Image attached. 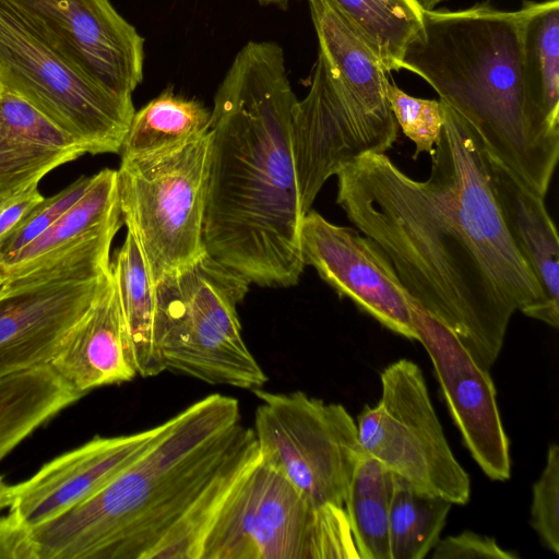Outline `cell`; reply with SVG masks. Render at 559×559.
I'll return each instance as SVG.
<instances>
[{
	"label": "cell",
	"mask_w": 559,
	"mask_h": 559,
	"mask_svg": "<svg viewBox=\"0 0 559 559\" xmlns=\"http://www.w3.org/2000/svg\"><path fill=\"white\" fill-rule=\"evenodd\" d=\"M522 64L536 112L559 128V0L523 1Z\"/></svg>",
	"instance_id": "23"
},
{
	"label": "cell",
	"mask_w": 559,
	"mask_h": 559,
	"mask_svg": "<svg viewBox=\"0 0 559 559\" xmlns=\"http://www.w3.org/2000/svg\"><path fill=\"white\" fill-rule=\"evenodd\" d=\"M82 396L49 365L0 379V461Z\"/></svg>",
	"instance_id": "21"
},
{
	"label": "cell",
	"mask_w": 559,
	"mask_h": 559,
	"mask_svg": "<svg viewBox=\"0 0 559 559\" xmlns=\"http://www.w3.org/2000/svg\"><path fill=\"white\" fill-rule=\"evenodd\" d=\"M386 99L396 123L415 144L413 158L433 153L444 124L442 102L412 96L394 82L386 85Z\"/></svg>",
	"instance_id": "29"
},
{
	"label": "cell",
	"mask_w": 559,
	"mask_h": 559,
	"mask_svg": "<svg viewBox=\"0 0 559 559\" xmlns=\"http://www.w3.org/2000/svg\"><path fill=\"white\" fill-rule=\"evenodd\" d=\"M117 170L105 168L95 174L90 189L46 231L0 265L4 277L32 267L103 228L119 215Z\"/></svg>",
	"instance_id": "22"
},
{
	"label": "cell",
	"mask_w": 559,
	"mask_h": 559,
	"mask_svg": "<svg viewBox=\"0 0 559 559\" xmlns=\"http://www.w3.org/2000/svg\"><path fill=\"white\" fill-rule=\"evenodd\" d=\"M393 474L364 453L346 496L345 511L359 559H390L389 516Z\"/></svg>",
	"instance_id": "27"
},
{
	"label": "cell",
	"mask_w": 559,
	"mask_h": 559,
	"mask_svg": "<svg viewBox=\"0 0 559 559\" xmlns=\"http://www.w3.org/2000/svg\"><path fill=\"white\" fill-rule=\"evenodd\" d=\"M423 10H433L442 0H417Z\"/></svg>",
	"instance_id": "36"
},
{
	"label": "cell",
	"mask_w": 559,
	"mask_h": 559,
	"mask_svg": "<svg viewBox=\"0 0 559 559\" xmlns=\"http://www.w3.org/2000/svg\"><path fill=\"white\" fill-rule=\"evenodd\" d=\"M201 559H359L344 508L318 506L259 460L223 502Z\"/></svg>",
	"instance_id": "6"
},
{
	"label": "cell",
	"mask_w": 559,
	"mask_h": 559,
	"mask_svg": "<svg viewBox=\"0 0 559 559\" xmlns=\"http://www.w3.org/2000/svg\"><path fill=\"white\" fill-rule=\"evenodd\" d=\"M249 285L207 252L155 284L153 341L164 371L212 385L263 388L267 377L237 314Z\"/></svg>",
	"instance_id": "5"
},
{
	"label": "cell",
	"mask_w": 559,
	"mask_h": 559,
	"mask_svg": "<svg viewBox=\"0 0 559 559\" xmlns=\"http://www.w3.org/2000/svg\"><path fill=\"white\" fill-rule=\"evenodd\" d=\"M380 380L379 402L358 416L364 452L417 489L465 504L471 479L448 443L419 366L399 359Z\"/></svg>",
	"instance_id": "11"
},
{
	"label": "cell",
	"mask_w": 559,
	"mask_h": 559,
	"mask_svg": "<svg viewBox=\"0 0 559 559\" xmlns=\"http://www.w3.org/2000/svg\"><path fill=\"white\" fill-rule=\"evenodd\" d=\"M93 176H82L60 192L43 198L0 239V265L46 231L90 189Z\"/></svg>",
	"instance_id": "30"
},
{
	"label": "cell",
	"mask_w": 559,
	"mask_h": 559,
	"mask_svg": "<svg viewBox=\"0 0 559 559\" xmlns=\"http://www.w3.org/2000/svg\"><path fill=\"white\" fill-rule=\"evenodd\" d=\"M404 69L479 134L489 157L519 185L545 198L559 157V128L532 106L523 75L522 15L490 2L423 11Z\"/></svg>",
	"instance_id": "4"
},
{
	"label": "cell",
	"mask_w": 559,
	"mask_h": 559,
	"mask_svg": "<svg viewBox=\"0 0 559 559\" xmlns=\"http://www.w3.org/2000/svg\"><path fill=\"white\" fill-rule=\"evenodd\" d=\"M299 251L304 264L312 266L341 298H348L391 332L418 341L408 294L369 237L310 209L300 222Z\"/></svg>",
	"instance_id": "14"
},
{
	"label": "cell",
	"mask_w": 559,
	"mask_h": 559,
	"mask_svg": "<svg viewBox=\"0 0 559 559\" xmlns=\"http://www.w3.org/2000/svg\"><path fill=\"white\" fill-rule=\"evenodd\" d=\"M433 559H518L503 549L495 538L472 531L440 538L433 547Z\"/></svg>",
	"instance_id": "32"
},
{
	"label": "cell",
	"mask_w": 559,
	"mask_h": 559,
	"mask_svg": "<svg viewBox=\"0 0 559 559\" xmlns=\"http://www.w3.org/2000/svg\"><path fill=\"white\" fill-rule=\"evenodd\" d=\"M418 342L428 353L450 415L465 447L491 480L511 476L510 441L493 381L486 368L449 328L408 295Z\"/></svg>",
	"instance_id": "15"
},
{
	"label": "cell",
	"mask_w": 559,
	"mask_h": 559,
	"mask_svg": "<svg viewBox=\"0 0 559 559\" xmlns=\"http://www.w3.org/2000/svg\"><path fill=\"white\" fill-rule=\"evenodd\" d=\"M321 50L349 94L374 118L397 128L386 99L389 79L365 39L328 0H307Z\"/></svg>",
	"instance_id": "19"
},
{
	"label": "cell",
	"mask_w": 559,
	"mask_h": 559,
	"mask_svg": "<svg viewBox=\"0 0 559 559\" xmlns=\"http://www.w3.org/2000/svg\"><path fill=\"white\" fill-rule=\"evenodd\" d=\"M0 559H36L31 530L12 511L0 516Z\"/></svg>",
	"instance_id": "33"
},
{
	"label": "cell",
	"mask_w": 559,
	"mask_h": 559,
	"mask_svg": "<svg viewBox=\"0 0 559 559\" xmlns=\"http://www.w3.org/2000/svg\"><path fill=\"white\" fill-rule=\"evenodd\" d=\"M0 86L15 94L87 154L119 153L135 111L46 46L0 0Z\"/></svg>",
	"instance_id": "9"
},
{
	"label": "cell",
	"mask_w": 559,
	"mask_h": 559,
	"mask_svg": "<svg viewBox=\"0 0 559 559\" xmlns=\"http://www.w3.org/2000/svg\"><path fill=\"white\" fill-rule=\"evenodd\" d=\"M72 68L121 97L143 80L144 38L109 0H4Z\"/></svg>",
	"instance_id": "13"
},
{
	"label": "cell",
	"mask_w": 559,
	"mask_h": 559,
	"mask_svg": "<svg viewBox=\"0 0 559 559\" xmlns=\"http://www.w3.org/2000/svg\"><path fill=\"white\" fill-rule=\"evenodd\" d=\"M110 272L133 347L138 376L155 377L164 369L153 341L154 284L140 246L130 231L110 261Z\"/></svg>",
	"instance_id": "24"
},
{
	"label": "cell",
	"mask_w": 559,
	"mask_h": 559,
	"mask_svg": "<svg viewBox=\"0 0 559 559\" xmlns=\"http://www.w3.org/2000/svg\"><path fill=\"white\" fill-rule=\"evenodd\" d=\"M117 215L79 243L4 276L0 288V379L49 365L110 275Z\"/></svg>",
	"instance_id": "7"
},
{
	"label": "cell",
	"mask_w": 559,
	"mask_h": 559,
	"mask_svg": "<svg viewBox=\"0 0 559 559\" xmlns=\"http://www.w3.org/2000/svg\"><path fill=\"white\" fill-rule=\"evenodd\" d=\"M49 366L81 395L138 376L111 272L92 306L62 340Z\"/></svg>",
	"instance_id": "17"
},
{
	"label": "cell",
	"mask_w": 559,
	"mask_h": 559,
	"mask_svg": "<svg viewBox=\"0 0 559 559\" xmlns=\"http://www.w3.org/2000/svg\"><path fill=\"white\" fill-rule=\"evenodd\" d=\"M38 185L0 199V239L7 235L40 200Z\"/></svg>",
	"instance_id": "34"
},
{
	"label": "cell",
	"mask_w": 559,
	"mask_h": 559,
	"mask_svg": "<svg viewBox=\"0 0 559 559\" xmlns=\"http://www.w3.org/2000/svg\"><path fill=\"white\" fill-rule=\"evenodd\" d=\"M296 102L283 48L249 41L211 111L204 248L259 286L296 285L305 267L292 139Z\"/></svg>",
	"instance_id": "3"
},
{
	"label": "cell",
	"mask_w": 559,
	"mask_h": 559,
	"mask_svg": "<svg viewBox=\"0 0 559 559\" xmlns=\"http://www.w3.org/2000/svg\"><path fill=\"white\" fill-rule=\"evenodd\" d=\"M210 130L185 143L130 157L117 169L121 218L136 239L152 282L204 252Z\"/></svg>",
	"instance_id": "8"
},
{
	"label": "cell",
	"mask_w": 559,
	"mask_h": 559,
	"mask_svg": "<svg viewBox=\"0 0 559 559\" xmlns=\"http://www.w3.org/2000/svg\"><path fill=\"white\" fill-rule=\"evenodd\" d=\"M390 559H423L440 539L452 503L393 475Z\"/></svg>",
	"instance_id": "28"
},
{
	"label": "cell",
	"mask_w": 559,
	"mask_h": 559,
	"mask_svg": "<svg viewBox=\"0 0 559 559\" xmlns=\"http://www.w3.org/2000/svg\"><path fill=\"white\" fill-rule=\"evenodd\" d=\"M531 525L542 544L559 555V447H548L545 466L533 485Z\"/></svg>",
	"instance_id": "31"
},
{
	"label": "cell",
	"mask_w": 559,
	"mask_h": 559,
	"mask_svg": "<svg viewBox=\"0 0 559 559\" xmlns=\"http://www.w3.org/2000/svg\"><path fill=\"white\" fill-rule=\"evenodd\" d=\"M162 423L115 437L95 436L45 463L29 478L13 485L10 511L29 530L91 498L136 461L160 436Z\"/></svg>",
	"instance_id": "16"
},
{
	"label": "cell",
	"mask_w": 559,
	"mask_h": 559,
	"mask_svg": "<svg viewBox=\"0 0 559 559\" xmlns=\"http://www.w3.org/2000/svg\"><path fill=\"white\" fill-rule=\"evenodd\" d=\"M442 104L426 180L385 153L365 154L335 175L336 203L388 257L409 297L489 369L516 311L554 329L559 313L506 226L481 138Z\"/></svg>",
	"instance_id": "1"
},
{
	"label": "cell",
	"mask_w": 559,
	"mask_h": 559,
	"mask_svg": "<svg viewBox=\"0 0 559 559\" xmlns=\"http://www.w3.org/2000/svg\"><path fill=\"white\" fill-rule=\"evenodd\" d=\"M84 154L72 136L0 86V199L37 186L48 173Z\"/></svg>",
	"instance_id": "18"
},
{
	"label": "cell",
	"mask_w": 559,
	"mask_h": 559,
	"mask_svg": "<svg viewBox=\"0 0 559 559\" xmlns=\"http://www.w3.org/2000/svg\"><path fill=\"white\" fill-rule=\"evenodd\" d=\"M3 283H4V277L0 274V288L3 285Z\"/></svg>",
	"instance_id": "38"
},
{
	"label": "cell",
	"mask_w": 559,
	"mask_h": 559,
	"mask_svg": "<svg viewBox=\"0 0 559 559\" xmlns=\"http://www.w3.org/2000/svg\"><path fill=\"white\" fill-rule=\"evenodd\" d=\"M253 393L260 400L252 427L260 459L313 503L344 508L365 453L352 415L301 391Z\"/></svg>",
	"instance_id": "10"
},
{
	"label": "cell",
	"mask_w": 559,
	"mask_h": 559,
	"mask_svg": "<svg viewBox=\"0 0 559 559\" xmlns=\"http://www.w3.org/2000/svg\"><path fill=\"white\" fill-rule=\"evenodd\" d=\"M492 188L506 226L550 308L559 313V240L545 198L519 185L491 158Z\"/></svg>",
	"instance_id": "20"
},
{
	"label": "cell",
	"mask_w": 559,
	"mask_h": 559,
	"mask_svg": "<svg viewBox=\"0 0 559 559\" xmlns=\"http://www.w3.org/2000/svg\"><path fill=\"white\" fill-rule=\"evenodd\" d=\"M258 1L262 4H272V3L282 4L289 0H258Z\"/></svg>",
	"instance_id": "37"
},
{
	"label": "cell",
	"mask_w": 559,
	"mask_h": 559,
	"mask_svg": "<svg viewBox=\"0 0 559 559\" xmlns=\"http://www.w3.org/2000/svg\"><path fill=\"white\" fill-rule=\"evenodd\" d=\"M87 500L31 530L36 559H201L223 502L259 460L237 399L207 395Z\"/></svg>",
	"instance_id": "2"
},
{
	"label": "cell",
	"mask_w": 559,
	"mask_h": 559,
	"mask_svg": "<svg viewBox=\"0 0 559 559\" xmlns=\"http://www.w3.org/2000/svg\"><path fill=\"white\" fill-rule=\"evenodd\" d=\"M210 127L211 111L201 102L168 87L134 111L119 153L130 157L185 143Z\"/></svg>",
	"instance_id": "25"
},
{
	"label": "cell",
	"mask_w": 559,
	"mask_h": 559,
	"mask_svg": "<svg viewBox=\"0 0 559 559\" xmlns=\"http://www.w3.org/2000/svg\"><path fill=\"white\" fill-rule=\"evenodd\" d=\"M292 139L300 205L306 214L325 181L344 165L392 148L397 128L370 115L319 50L309 91L294 107Z\"/></svg>",
	"instance_id": "12"
},
{
	"label": "cell",
	"mask_w": 559,
	"mask_h": 559,
	"mask_svg": "<svg viewBox=\"0 0 559 559\" xmlns=\"http://www.w3.org/2000/svg\"><path fill=\"white\" fill-rule=\"evenodd\" d=\"M13 501V485H9L0 475V512L10 509Z\"/></svg>",
	"instance_id": "35"
},
{
	"label": "cell",
	"mask_w": 559,
	"mask_h": 559,
	"mask_svg": "<svg viewBox=\"0 0 559 559\" xmlns=\"http://www.w3.org/2000/svg\"><path fill=\"white\" fill-rule=\"evenodd\" d=\"M357 31L386 72L400 71L423 25L417 0H328Z\"/></svg>",
	"instance_id": "26"
}]
</instances>
